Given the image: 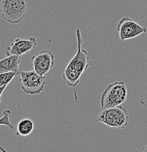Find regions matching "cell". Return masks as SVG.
Masks as SVG:
<instances>
[{
  "label": "cell",
  "instance_id": "obj_11",
  "mask_svg": "<svg viewBox=\"0 0 147 152\" xmlns=\"http://www.w3.org/2000/svg\"><path fill=\"white\" fill-rule=\"evenodd\" d=\"M19 75V73L13 72H1L0 73V87L7 86L15 76Z\"/></svg>",
  "mask_w": 147,
  "mask_h": 152
},
{
  "label": "cell",
  "instance_id": "obj_8",
  "mask_svg": "<svg viewBox=\"0 0 147 152\" xmlns=\"http://www.w3.org/2000/svg\"><path fill=\"white\" fill-rule=\"evenodd\" d=\"M37 45V39L34 37H31L29 39L17 38L6 48L5 54L7 56L15 55L20 56L29 53L33 49L36 48Z\"/></svg>",
  "mask_w": 147,
  "mask_h": 152
},
{
  "label": "cell",
  "instance_id": "obj_7",
  "mask_svg": "<svg viewBox=\"0 0 147 152\" xmlns=\"http://www.w3.org/2000/svg\"><path fill=\"white\" fill-rule=\"evenodd\" d=\"M34 70L42 76H45L55 66V56L52 52L43 50L31 58Z\"/></svg>",
  "mask_w": 147,
  "mask_h": 152
},
{
  "label": "cell",
  "instance_id": "obj_9",
  "mask_svg": "<svg viewBox=\"0 0 147 152\" xmlns=\"http://www.w3.org/2000/svg\"><path fill=\"white\" fill-rule=\"evenodd\" d=\"M20 56L11 55L7 56L5 58H0V73L1 72H13L19 73L20 72Z\"/></svg>",
  "mask_w": 147,
  "mask_h": 152
},
{
  "label": "cell",
  "instance_id": "obj_4",
  "mask_svg": "<svg viewBox=\"0 0 147 152\" xmlns=\"http://www.w3.org/2000/svg\"><path fill=\"white\" fill-rule=\"evenodd\" d=\"M1 18L12 24L18 23L27 13V0H1Z\"/></svg>",
  "mask_w": 147,
  "mask_h": 152
},
{
  "label": "cell",
  "instance_id": "obj_5",
  "mask_svg": "<svg viewBox=\"0 0 147 152\" xmlns=\"http://www.w3.org/2000/svg\"><path fill=\"white\" fill-rule=\"evenodd\" d=\"M18 81L25 94H39L44 90L46 77L37 73L34 70H21L19 72Z\"/></svg>",
  "mask_w": 147,
  "mask_h": 152
},
{
  "label": "cell",
  "instance_id": "obj_6",
  "mask_svg": "<svg viewBox=\"0 0 147 152\" xmlns=\"http://www.w3.org/2000/svg\"><path fill=\"white\" fill-rule=\"evenodd\" d=\"M119 37L122 42L133 39L147 32V28L140 26L128 17H123L119 20L117 26Z\"/></svg>",
  "mask_w": 147,
  "mask_h": 152
},
{
  "label": "cell",
  "instance_id": "obj_13",
  "mask_svg": "<svg viewBox=\"0 0 147 152\" xmlns=\"http://www.w3.org/2000/svg\"><path fill=\"white\" fill-rule=\"evenodd\" d=\"M139 152H147V144L145 146H143V148H141V150H140Z\"/></svg>",
  "mask_w": 147,
  "mask_h": 152
},
{
  "label": "cell",
  "instance_id": "obj_1",
  "mask_svg": "<svg viewBox=\"0 0 147 152\" xmlns=\"http://www.w3.org/2000/svg\"><path fill=\"white\" fill-rule=\"evenodd\" d=\"M77 50L76 54L69 62L63 73V78L69 86L74 87L78 85L80 77L90 66V56L88 50L82 48L83 39L80 28L76 30Z\"/></svg>",
  "mask_w": 147,
  "mask_h": 152
},
{
  "label": "cell",
  "instance_id": "obj_3",
  "mask_svg": "<svg viewBox=\"0 0 147 152\" xmlns=\"http://www.w3.org/2000/svg\"><path fill=\"white\" fill-rule=\"evenodd\" d=\"M98 121L114 129H124L128 124L129 116L122 105L104 109L98 117Z\"/></svg>",
  "mask_w": 147,
  "mask_h": 152
},
{
  "label": "cell",
  "instance_id": "obj_2",
  "mask_svg": "<svg viewBox=\"0 0 147 152\" xmlns=\"http://www.w3.org/2000/svg\"><path fill=\"white\" fill-rule=\"evenodd\" d=\"M127 97V89L123 81L110 83L104 90L101 96V107L102 110L116 107L124 103Z\"/></svg>",
  "mask_w": 147,
  "mask_h": 152
},
{
  "label": "cell",
  "instance_id": "obj_12",
  "mask_svg": "<svg viewBox=\"0 0 147 152\" xmlns=\"http://www.w3.org/2000/svg\"><path fill=\"white\" fill-rule=\"evenodd\" d=\"M6 88H7V86L0 87V102H1V96H2L3 92H4V91L5 90Z\"/></svg>",
  "mask_w": 147,
  "mask_h": 152
},
{
  "label": "cell",
  "instance_id": "obj_10",
  "mask_svg": "<svg viewBox=\"0 0 147 152\" xmlns=\"http://www.w3.org/2000/svg\"><path fill=\"white\" fill-rule=\"evenodd\" d=\"M34 128V121L30 118H24L19 121L17 126V136H28L31 134Z\"/></svg>",
  "mask_w": 147,
  "mask_h": 152
}]
</instances>
